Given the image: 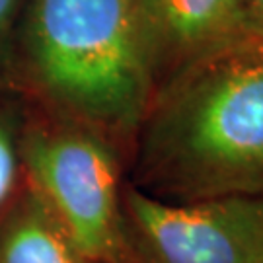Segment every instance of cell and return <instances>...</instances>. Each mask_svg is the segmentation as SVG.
Returning a JSON list of instances; mask_svg holds the SVG:
<instances>
[{
  "instance_id": "8992f818",
  "label": "cell",
  "mask_w": 263,
  "mask_h": 263,
  "mask_svg": "<svg viewBox=\"0 0 263 263\" xmlns=\"http://www.w3.org/2000/svg\"><path fill=\"white\" fill-rule=\"evenodd\" d=\"M0 263H92L24 183L0 216Z\"/></svg>"
},
{
  "instance_id": "3957f363",
  "label": "cell",
  "mask_w": 263,
  "mask_h": 263,
  "mask_svg": "<svg viewBox=\"0 0 263 263\" xmlns=\"http://www.w3.org/2000/svg\"><path fill=\"white\" fill-rule=\"evenodd\" d=\"M28 105L26 183L90 261L131 263L123 232V152L82 123Z\"/></svg>"
},
{
  "instance_id": "5b68a950",
  "label": "cell",
  "mask_w": 263,
  "mask_h": 263,
  "mask_svg": "<svg viewBox=\"0 0 263 263\" xmlns=\"http://www.w3.org/2000/svg\"><path fill=\"white\" fill-rule=\"evenodd\" d=\"M135 2L154 94L193 65L255 37L248 0Z\"/></svg>"
},
{
  "instance_id": "6da1fadb",
  "label": "cell",
  "mask_w": 263,
  "mask_h": 263,
  "mask_svg": "<svg viewBox=\"0 0 263 263\" xmlns=\"http://www.w3.org/2000/svg\"><path fill=\"white\" fill-rule=\"evenodd\" d=\"M127 181L166 203L263 193V35L162 86L129 152Z\"/></svg>"
},
{
  "instance_id": "7a4b0ae2",
  "label": "cell",
  "mask_w": 263,
  "mask_h": 263,
  "mask_svg": "<svg viewBox=\"0 0 263 263\" xmlns=\"http://www.w3.org/2000/svg\"><path fill=\"white\" fill-rule=\"evenodd\" d=\"M14 88L102 133L129 158L154 96L135 0H26Z\"/></svg>"
},
{
  "instance_id": "277c9868",
  "label": "cell",
  "mask_w": 263,
  "mask_h": 263,
  "mask_svg": "<svg viewBox=\"0 0 263 263\" xmlns=\"http://www.w3.org/2000/svg\"><path fill=\"white\" fill-rule=\"evenodd\" d=\"M121 211L131 263H263V193L166 203L125 179Z\"/></svg>"
},
{
  "instance_id": "9c48e42d",
  "label": "cell",
  "mask_w": 263,
  "mask_h": 263,
  "mask_svg": "<svg viewBox=\"0 0 263 263\" xmlns=\"http://www.w3.org/2000/svg\"><path fill=\"white\" fill-rule=\"evenodd\" d=\"M250 18H252V31L254 35H263V0H248Z\"/></svg>"
},
{
  "instance_id": "52a82bcc",
  "label": "cell",
  "mask_w": 263,
  "mask_h": 263,
  "mask_svg": "<svg viewBox=\"0 0 263 263\" xmlns=\"http://www.w3.org/2000/svg\"><path fill=\"white\" fill-rule=\"evenodd\" d=\"M28 107L26 98L18 90L0 88V216L26 183L22 139Z\"/></svg>"
},
{
  "instance_id": "ba28073f",
  "label": "cell",
  "mask_w": 263,
  "mask_h": 263,
  "mask_svg": "<svg viewBox=\"0 0 263 263\" xmlns=\"http://www.w3.org/2000/svg\"><path fill=\"white\" fill-rule=\"evenodd\" d=\"M26 0H0V88H14V63Z\"/></svg>"
}]
</instances>
